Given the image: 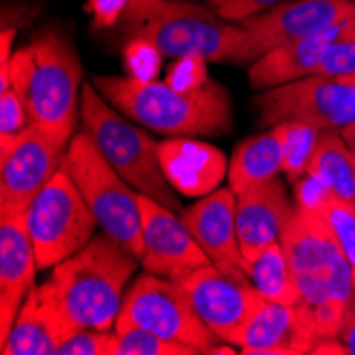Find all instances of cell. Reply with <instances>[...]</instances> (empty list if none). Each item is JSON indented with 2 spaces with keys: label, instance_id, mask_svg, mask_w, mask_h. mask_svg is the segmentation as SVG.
Returning <instances> with one entry per match:
<instances>
[{
  "label": "cell",
  "instance_id": "obj_8",
  "mask_svg": "<svg viewBox=\"0 0 355 355\" xmlns=\"http://www.w3.org/2000/svg\"><path fill=\"white\" fill-rule=\"evenodd\" d=\"M26 223L39 268H53L94 239L98 219L62 164L26 209Z\"/></svg>",
  "mask_w": 355,
  "mask_h": 355
},
{
  "label": "cell",
  "instance_id": "obj_6",
  "mask_svg": "<svg viewBox=\"0 0 355 355\" xmlns=\"http://www.w3.org/2000/svg\"><path fill=\"white\" fill-rule=\"evenodd\" d=\"M117 109L105 101L94 83L81 85V125L101 149L107 162L143 196L179 211L175 187L159 164L157 145L147 132L128 123Z\"/></svg>",
  "mask_w": 355,
  "mask_h": 355
},
{
  "label": "cell",
  "instance_id": "obj_10",
  "mask_svg": "<svg viewBox=\"0 0 355 355\" xmlns=\"http://www.w3.org/2000/svg\"><path fill=\"white\" fill-rule=\"evenodd\" d=\"M262 125L302 121L319 130H345L355 123V83L311 75L264 89L253 101Z\"/></svg>",
  "mask_w": 355,
  "mask_h": 355
},
{
  "label": "cell",
  "instance_id": "obj_16",
  "mask_svg": "<svg viewBox=\"0 0 355 355\" xmlns=\"http://www.w3.org/2000/svg\"><path fill=\"white\" fill-rule=\"evenodd\" d=\"M37 268L26 211L0 209V345L7 340L26 296L35 287Z\"/></svg>",
  "mask_w": 355,
  "mask_h": 355
},
{
  "label": "cell",
  "instance_id": "obj_22",
  "mask_svg": "<svg viewBox=\"0 0 355 355\" xmlns=\"http://www.w3.org/2000/svg\"><path fill=\"white\" fill-rule=\"evenodd\" d=\"M283 171V147L279 130H272L243 141L228 166V183L234 193L266 183Z\"/></svg>",
  "mask_w": 355,
  "mask_h": 355
},
{
  "label": "cell",
  "instance_id": "obj_32",
  "mask_svg": "<svg viewBox=\"0 0 355 355\" xmlns=\"http://www.w3.org/2000/svg\"><path fill=\"white\" fill-rule=\"evenodd\" d=\"M281 3L287 0H209V7L225 21H243Z\"/></svg>",
  "mask_w": 355,
  "mask_h": 355
},
{
  "label": "cell",
  "instance_id": "obj_1",
  "mask_svg": "<svg viewBox=\"0 0 355 355\" xmlns=\"http://www.w3.org/2000/svg\"><path fill=\"white\" fill-rule=\"evenodd\" d=\"M279 241L296 277L298 311L319 338H336L355 296L353 268L345 251L324 217L302 202H296Z\"/></svg>",
  "mask_w": 355,
  "mask_h": 355
},
{
  "label": "cell",
  "instance_id": "obj_20",
  "mask_svg": "<svg viewBox=\"0 0 355 355\" xmlns=\"http://www.w3.org/2000/svg\"><path fill=\"white\" fill-rule=\"evenodd\" d=\"M159 164L171 185L189 198H202L215 191L228 173L225 155L191 137H175L157 145Z\"/></svg>",
  "mask_w": 355,
  "mask_h": 355
},
{
  "label": "cell",
  "instance_id": "obj_25",
  "mask_svg": "<svg viewBox=\"0 0 355 355\" xmlns=\"http://www.w3.org/2000/svg\"><path fill=\"white\" fill-rule=\"evenodd\" d=\"M247 272L255 289L266 300L279 304H298L300 292L281 241L268 245L251 262H247Z\"/></svg>",
  "mask_w": 355,
  "mask_h": 355
},
{
  "label": "cell",
  "instance_id": "obj_18",
  "mask_svg": "<svg viewBox=\"0 0 355 355\" xmlns=\"http://www.w3.org/2000/svg\"><path fill=\"white\" fill-rule=\"evenodd\" d=\"M294 211L296 202L289 200L277 177L236 193V234L245 262L281 239Z\"/></svg>",
  "mask_w": 355,
  "mask_h": 355
},
{
  "label": "cell",
  "instance_id": "obj_41",
  "mask_svg": "<svg viewBox=\"0 0 355 355\" xmlns=\"http://www.w3.org/2000/svg\"><path fill=\"white\" fill-rule=\"evenodd\" d=\"M353 155H355V151H353Z\"/></svg>",
  "mask_w": 355,
  "mask_h": 355
},
{
  "label": "cell",
  "instance_id": "obj_35",
  "mask_svg": "<svg viewBox=\"0 0 355 355\" xmlns=\"http://www.w3.org/2000/svg\"><path fill=\"white\" fill-rule=\"evenodd\" d=\"M336 340L345 347L347 355H355V296L345 313L343 326L336 334Z\"/></svg>",
  "mask_w": 355,
  "mask_h": 355
},
{
  "label": "cell",
  "instance_id": "obj_30",
  "mask_svg": "<svg viewBox=\"0 0 355 355\" xmlns=\"http://www.w3.org/2000/svg\"><path fill=\"white\" fill-rule=\"evenodd\" d=\"M162 55L164 53L147 39H132L125 47V67L132 77L155 79Z\"/></svg>",
  "mask_w": 355,
  "mask_h": 355
},
{
  "label": "cell",
  "instance_id": "obj_27",
  "mask_svg": "<svg viewBox=\"0 0 355 355\" xmlns=\"http://www.w3.org/2000/svg\"><path fill=\"white\" fill-rule=\"evenodd\" d=\"M193 353H198L193 347L166 340L141 328H125V330H115L111 355H193Z\"/></svg>",
  "mask_w": 355,
  "mask_h": 355
},
{
  "label": "cell",
  "instance_id": "obj_40",
  "mask_svg": "<svg viewBox=\"0 0 355 355\" xmlns=\"http://www.w3.org/2000/svg\"><path fill=\"white\" fill-rule=\"evenodd\" d=\"M347 81H351V83H355V77H353V79H347Z\"/></svg>",
  "mask_w": 355,
  "mask_h": 355
},
{
  "label": "cell",
  "instance_id": "obj_12",
  "mask_svg": "<svg viewBox=\"0 0 355 355\" xmlns=\"http://www.w3.org/2000/svg\"><path fill=\"white\" fill-rule=\"evenodd\" d=\"M179 283L211 332L234 347L249 319L266 300L251 279L225 275L213 264L196 268Z\"/></svg>",
  "mask_w": 355,
  "mask_h": 355
},
{
  "label": "cell",
  "instance_id": "obj_23",
  "mask_svg": "<svg viewBox=\"0 0 355 355\" xmlns=\"http://www.w3.org/2000/svg\"><path fill=\"white\" fill-rule=\"evenodd\" d=\"M306 177L334 196L355 202V155L343 135L336 130L319 135Z\"/></svg>",
  "mask_w": 355,
  "mask_h": 355
},
{
  "label": "cell",
  "instance_id": "obj_13",
  "mask_svg": "<svg viewBox=\"0 0 355 355\" xmlns=\"http://www.w3.org/2000/svg\"><path fill=\"white\" fill-rule=\"evenodd\" d=\"M139 209L143 228L141 264L147 272L181 281L196 268L211 264L207 251L191 236L175 211L143 193H139Z\"/></svg>",
  "mask_w": 355,
  "mask_h": 355
},
{
  "label": "cell",
  "instance_id": "obj_11",
  "mask_svg": "<svg viewBox=\"0 0 355 355\" xmlns=\"http://www.w3.org/2000/svg\"><path fill=\"white\" fill-rule=\"evenodd\" d=\"M64 157L67 145L35 123L0 137V209L26 211L62 168Z\"/></svg>",
  "mask_w": 355,
  "mask_h": 355
},
{
  "label": "cell",
  "instance_id": "obj_14",
  "mask_svg": "<svg viewBox=\"0 0 355 355\" xmlns=\"http://www.w3.org/2000/svg\"><path fill=\"white\" fill-rule=\"evenodd\" d=\"M351 19H355V0H287L239 24L264 55Z\"/></svg>",
  "mask_w": 355,
  "mask_h": 355
},
{
  "label": "cell",
  "instance_id": "obj_34",
  "mask_svg": "<svg viewBox=\"0 0 355 355\" xmlns=\"http://www.w3.org/2000/svg\"><path fill=\"white\" fill-rule=\"evenodd\" d=\"M205 60L198 58H181L168 73V83L179 87V89H191L202 85L209 77L205 71Z\"/></svg>",
  "mask_w": 355,
  "mask_h": 355
},
{
  "label": "cell",
  "instance_id": "obj_39",
  "mask_svg": "<svg viewBox=\"0 0 355 355\" xmlns=\"http://www.w3.org/2000/svg\"><path fill=\"white\" fill-rule=\"evenodd\" d=\"M177 3H189V0H177Z\"/></svg>",
  "mask_w": 355,
  "mask_h": 355
},
{
  "label": "cell",
  "instance_id": "obj_2",
  "mask_svg": "<svg viewBox=\"0 0 355 355\" xmlns=\"http://www.w3.org/2000/svg\"><path fill=\"white\" fill-rule=\"evenodd\" d=\"M81 62L58 30H45L32 43L0 64V92L13 87L28 107L30 119L69 147L81 115Z\"/></svg>",
  "mask_w": 355,
  "mask_h": 355
},
{
  "label": "cell",
  "instance_id": "obj_37",
  "mask_svg": "<svg viewBox=\"0 0 355 355\" xmlns=\"http://www.w3.org/2000/svg\"><path fill=\"white\" fill-rule=\"evenodd\" d=\"M343 135V139H345V143L355 151V123H351V125H347L345 130L340 132Z\"/></svg>",
  "mask_w": 355,
  "mask_h": 355
},
{
  "label": "cell",
  "instance_id": "obj_33",
  "mask_svg": "<svg viewBox=\"0 0 355 355\" xmlns=\"http://www.w3.org/2000/svg\"><path fill=\"white\" fill-rule=\"evenodd\" d=\"M135 0H87L85 11L92 17L94 28L105 30L121 21Z\"/></svg>",
  "mask_w": 355,
  "mask_h": 355
},
{
  "label": "cell",
  "instance_id": "obj_24",
  "mask_svg": "<svg viewBox=\"0 0 355 355\" xmlns=\"http://www.w3.org/2000/svg\"><path fill=\"white\" fill-rule=\"evenodd\" d=\"M294 185H296V202L313 207L324 217L336 243L345 251L351 268H355V202L334 196V193L319 187L309 177H304Z\"/></svg>",
  "mask_w": 355,
  "mask_h": 355
},
{
  "label": "cell",
  "instance_id": "obj_29",
  "mask_svg": "<svg viewBox=\"0 0 355 355\" xmlns=\"http://www.w3.org/2000/svg\"><path fill=\"white\" fill-rule=\"evenodd\" d=\"M115 334L111 330L79 328L64 340L55 355H111Z\"/></svg>",
  "mask_w": 355,
  "mask_h": 355
},
{
  "label": "cell",
  "instance_id": "obj_3",
  "mask_svg": "<svg viewBox=\"0 0 355 355\" xmlns=\"http://www.w3.org/2000/svg\"><path fill=\"white\" fill-rule=\"evenodd\" d=\"M92 83L119 113L159 135L217 137L232 125L228 92L211 79L191 89L132 75H96Z\"/></svg>",
  "mask_w": 355,
  "mask_h": 355
},
{
  "label": "cell",
  "instance_id": "obj_4",
  "mask_svg": "<svg viewBox=\"0 0 355 355\" xmlns=\"http://www.w3.org/2000/svg\"><path fill=\"white\" fill-rule=\"evenodd\" d=\"M125 30L132 39H147L168 58L205 62H255L262 55L255 39L239 24L225 21L213 9L177 0H135Z\"/></svg>",
  "mask_w": 355,
  "mask_h": 355
},
{
  "label": "cell",
  "instance_id": "obj_38",
  "mask_svg": "<svg viewBox=\"0 0 355 355\" xmlns=\"http://www.w3.org/2000/svg\"><path fill=\"white\" fill-rule=\"evenodd\" d=\"M353 285H355V268H353Z\"/></svg>",
  "mask_w": 355,
  "mask_h": 355
},
{
  "label": "cell",
  "instance_id": "obj_19",
  "mask_svg": "<svg viewBox=\"0 0 355 355\" xmlns=\"http://www.w3.org/2000/svg\"><path fill=\"white\" fill-rule=\"evenodd\" d=\"M321 340L296 304L264 300L241 332L236 347L245 355H304Z\"/></svg>",
  "mask_w": 355,
  "mask_h": 355
},
{
  "label": "cell",
  "instance_id": "obj_15",
  "mask_svg": "<svg viewBox=\"0 0 355 355\" xmlns=\"http://www.w3.org/2000/svg\"><path fill=\"white\" fill-rule=\"evenodd\" d=\"M183 223L191 236L211 257V264L221 272L249 279L247 262L243 257L236 234V193L215 189L181 213Z\"/></svg>",
  "mask_w": 355,
  "mask_h": 355
},
{
  "label": "cell",
  "instance_id": "obj_31",
  "mask_svg": "<svg viewBox=\"0 0 355 355\" xmlns=\"http://www.w3.org/2000/svg\"><path fill=\"white\" fill-rule=\"evenodd\" d=\"M30 123L32 119L21 96L13 87L0 92V137L17 135Z\"/></svg>",
  "mask_w": 355,
  "mask_h": 355
},
{
  "label": "cell",
  "instance_id": "obj_28",
  "mask_svg": "<svg viewBox=\"0 0 355 355\" xmlns=\"http://www.w3.org/2000/svg\"><path fill=\"white\" fill-rule=\"evenodd\" d=\"M317 75L336 77V79L355 77V19L343 26L340 35L334 39L324 60H321Z\"/></svg>",
  "mask_w": 355,
  "mask_h": 355
},
{
  "label": "cell",
  "instance_id": "obj_26",
  "mask_svg": "<svg viewBox=\"0 0 355 355\" xmlns=\"http://www.w3.org/2000/svg\"><path fill=\"white\" fill-rule=\"evenodd\" d=\"M281 137L283 147V171L292 183H298L306 177L311 157L317 145V139L324 130L302 121H283L275 125Z\"/></svg>",
  "mask_w": 355,
  "mask_h": 355
},
{
  "label": "cell",
  "instance_id": "obj_36",
  "mask_svg": "<svg viewBox=\"0 0 355 355\" xmlns=\"http://www.w3.org/2000/svg\"><path fill=\"white\" fill-rule=\"evenodd\" d=\"M13 39H15V28H3V32H0V64H7L11 60Z\"/></svg>",
  "mask_w": 355,
  "mask_h": 355
},
{
  "label": "cell",
  "instance_id": "obj_5",
  "mask_svg": "<svg viewBox=\"0 0 355 355\" xmlns=\"http://www.w3.org/2000/svg\"><path fill=\"white\" fill-rule=\"evenodd\" d=\"M139 257L109 234L94 236L83 249L53 266L51 283L75 328L111 330L123 304Z\"/></svg>",
  "mask_w": 355,
  "mask_h": 355
},
{
  "label": "cell",
  "instance_id": "obj_21",
  "mask_svg": "<svg viewBox=\"0 0 355 355\" xmlns=\"http://www.w3.org/2000/svg\"><path fill=\"white\" fill-rule=\"evenodd\" d=\"M345 24L321 30L317 35L283 45L279 49L266 51L251 64L249 85L253 89H270L283 83H292V81L317 75L321 60H324L334 39L340 35Z\"/></svg>",
  "mask_w": 355,
  "mask_h": 355
},
{
  "label": "cell",
  "instance_id": "obj_9",
  "mask_svg": "<svg viewBox=\"0 0 355 355\" xmlns=\"http://www.w3.org/2000/svg\"><path fill=\"white\" fill-rule=\"evenodd\" d=\"M125 328L147 330L166 340L193 347L198 353H207L221 343L191 306L183 285L153 272L141 275L128 289L115 321V330Z\"/></svg>",
  "mask_w": 355,
  "mask_h": 355
},
{
  "label": "cell",
  "instance_id": "obj_7",
  "mask_svg": "<svg viewBox=\"0 0 355 355\" xmlns=\"http://www.w3.org/2000/svg\"><path fill=\"white\" fill-rule=\"evenodd\" d=\"M64 164L83 193L94 217L98 219L103 232L141 260L143 228L139 191L119 177L85 130L71 139Z\"/></svg>",
  "mask_w": 355,
  "mask_h": 355
},
{
  "label": "cell",
  "instance_id": "obj_17",
  "mask_svg": "<svg viewBox=\"0 0 355 355\" xmlns=\"http://www.w3.org/2000/svg\"><path fill=\"white\" fill-rule=\"evenodd\" d=\"M75 324L64 313L51 279L35 285L26 296L15 324L0 345L3 355H55L60 345L75 332Z\"/></svg>",
  "mask_w": 355,
  "mask_h": 355
}]
</instances>
